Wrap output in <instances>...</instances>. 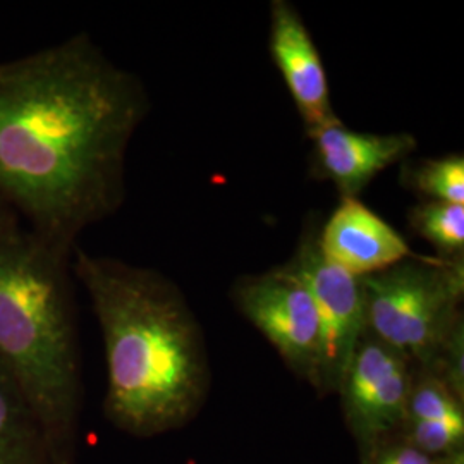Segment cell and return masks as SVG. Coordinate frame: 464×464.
Returning <instances> with one entry per match:
<instances>
[{
    "mask_svg": "<svg viewBox=\"0 0 464 464\" xmlns=\"http://www.w3.org/2000/svg\"><path fill=\"white\" fill-rule=\"evenodd\" d=\"M143 82L86 34L0 63V198L55 248L114 216L149 116Z\"/></svg>",
    "mask_w": 464,
    "mask_h": 464,
    "instance_id": "obj_1",
    "label": "cell"
},
{
    "mask_svg": "<svg viewBox=\"0 0 464 464\" xmlns=\"http://www.w3.org/2000/svg\"><path fill=\"white\" fill-rule=\"evenodd\" d=\"M71 270L99 320L109 421L141 439L183 429L212 383L203 331L183 291L153 268L78 246Z\"/></svg>",
    "mask_w": 464,
    "mask_h": 464,
    "instance_id": "obj_2",
    "label": "cell"
},
{
    "mask_svg": "<svg viewBox=\"0 0 464 464\" xmlns=\"http://www.w3.org/2000/svg\"><path fill=\"white\" fill-rule=\"evenodd\" d=\"M71 256L23 229L0 239V363L23 391L50 464H74L82 406Z\"/></svg>",
    "mask_w": 464,
    "mask_h": 464,
    "instance_id": "obj_3",
    "label": "cell"
},
{
    "mask_svg": "<svg viewBox=\"0 0 464 464\" xmlns=\"http://www.w3.org/2000/svg\"><path fill=\"white\" fill-rule=\"evenodd\" d=\"M366 331L431 372L464 331V258L416 256L362 279Z\"/></svg>",
    "mask_w": 464,
    "mask_h": 464,
    "instance_id": "obj_4",
    "label": "cell"
},
{
    "mask_svg": "<svg viewBox=\"0 0 464 464\" xmlns=\"http://www.w3.org/2000/svg\"><path fill=\"white\" fill-rule=\"evenodd\" d=\"M236 310L277 351L285 366L322 387V327L308 285L289 264L262 274L241 276L232 284Z\"/></svg>",
    "mask_w": 464,
    "mask_h": 464,
    "instance_id": "obj_5",
    "label": "cell"
},
{
    "mask_svg": "<svg viewBox=\"0 0 464 464\" xmlns=\"http://www.w3.org/2000/svg\"><path fill=\"white\" fill-rule=\"evenodd\" d=\"M415 365L366 331L337 387L344 420L362 464L398 437L404 423Z\"/></svg>",
    "mask_w": 464,
    "mask_h": 464,
    "instance_id": "obj_6",
    "label": "cell"
},
{
    "mask_svg": "<svg viewBox=\"0 0 464 464\" xmlns=\"http://www.w3.org/2000/svg\"><path fill=\"white\" fill-rule=\"evenodd\" d=\"M318 226L308 222L289 258L310 289L322 327L320 396L335 394L360 339L366 332L363 282L327 262L316 241Z\"/></svg>",
    "mask_w": 464,
    "mask_h": 464,
    "instance_id": "obj_7",
    "label": "cell"
},
{
    "mask_svg": "<svg viewBox=\"0 0 464 464\" xmlns=\"http://www.w3.org/2000/svg\"><path fill=\"white\" fill-rule=\"evenodd\" d=\"M306 136L312 141V174L334 184L341 199L360 198L381 172L406 162L418 149L413 134L354 131L341 119Z\"/></svg>",
    "mask_w": 464,
    "mask_h": 464,
    "instance_id": "obj_8",
    "label": "cell"
},
{
    "mask_svg": "<svg viewBox=\"0 0 464 464\" xmlns=\"http://www.w3.org/2000/svg\"><path fill=\"white\" fill-rule=\"evenodd\" d=\"M268 50L298 109L304 131L339 121L322 55L298 9L287 0L270 2Z\"/></svg>",
    "mask_w": 464,
    "mask_h": 464,
    "instance_id": "obj_9",
    "label": "cell"
},
{
    "mask_svg": "<svg viewBox=\"0 0 464 464\" xmlns=\"http://www.w3.org/2000/svg\"><path fill=\"white\" fill-rule=\"evenodd\" d=\"M316 241L327 262L358 279L420 256L360 198L341 199L329 218L318 226Z\"/></svg>",
    "mask_w": 464,
    "mask_h": 464,
    "instance_id": "obj_10",
    "label": "cell"
},
{
    "mask_svg": "<svg viewBox=\"0 0 464 464\" xmlns=\"http://www.w3.org/2000/svg\"><path fill=\"white\" fill-rule=\"evenodd\" d=\"M399 435L433 458L464 450V399L437 375L415 366Z\"/></svg>",
    "mask_w": 464,
    "mask_h": 464,
    "instance_id": "obj_11",
    "label": "cell"
},
{
    "mask_svg": "<svg viewBox=\"0 0 464 464\" xmlns=\"http://www.w3.org/2000/svg\"><path fill=\"white\" fill-rule=\"evenodd\" d=\"M401 184L423 201H442L464 205L463 153H450L437 159L406 160L401 170Z\"/></svg>",
    "mask_w": 464,
    "mask_h": 464,
    "instance_id": "obj_12",
    "label": "cell"
},
{
    "mask_svg": "<svg viewBox=\"0 0 464 464\" xmlns=\"http://www.w3.org/2000/svg\"><path fill=\"white\" fill-rule=\"evenodd\" d=\"M411 231L431 245L439 258H464V205L421 201L408 210Z\"/></svg>",
    "mask_w": 464,
    "mask_h": 464,
    "instance_id": "obj_13",
    "label": "cell"
},
{
    "mask_svg": "<svg viewBox=\"0 0 464 464\" xmlns=\"http://www.w3.org/2000/svg\"><path fill=\"white\" fill-rule=\"evenodd\" d=\"M21 442H42V439L23 391L0 363V444Z\"/></svg>",
    "mask_w": 464,
    "mask_h": 464,
    "instance_id": "obj_14",
    "label": "cell"
},
{
    "mask_svg": "<svg viewBox=\"0 0 464 464\" xmlns=\"http://www.w3.org/2000/svg\"><path fill=\"white\" fill-rule=\"evenodd\" d=\"M366 464H464V450L433 458L413 448L401 435L383 444Z\"/></svg>",
    "mask_w": 464,
    "mask_h": 464,
    "instance_id": "obj_15",
    "label": "cell"
},
{
    "mask_svg": "<svg viewBox=\"0 0 464 464\" xmlns=\"http://www.w3.org/2000/svg\"><path fill=\"white\" fill-rule=\"evenodd\" d=\"M0 464H50L42 442L0 444Z\"/></svg>",
    "mask_w": 464,
    "mask_h": 464,
    "instance_id": "obj_16",
    "label": "cell"
},
{
    "mask_svg": "<svg viewBox=\"0 0 464 464\" xmlns=\"http://www.w3.org/2000/svg\"><path fill=\"white\" fill-rule=\"evenodd\" d=\"M19 231V220L14 210L0 198V239Z\"/></svg>",
    "mask_w": 464,
    "mask_h": 464,
    "instance_id": "obj_17",
    "label": "cell"
}]
</instances>
